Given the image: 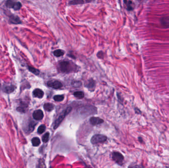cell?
Returning a JSON list of instances; mask_svg holds the SVG:
<instances>
[{
	"instance_id": "cell-1",
	"label": "cell",
	"mask_w": 169,
	"mask_h": 168,
	"mask_svg": "<svg viewBox=\"0 0 169 168\" xmlns=\"http://www.w3.org/2000/svg\"><path fill=\"white\" fill-rule=\"evenodd\" d=\"M59 68L61 72L69 73L75 71L76 66L69 61H62L59 64Z\"/></svg>"
},
{
	"instance_id": "cell-2",
	"label": "cell",
	"mask_w": 169,
	"mask_h": 168,
	"mask_svg": "<svg viewBox=\"0 0 169 168\" xmlns=\"http://www.w3.org/2000/svg\"><path fill=\"white\" fill-rule=\"evenodd\" d=\"M72 110V107H67L65 110H64L63 111H62L61 114L59 116L58 118L56 119L55 122L53 124V128L54 129H56L58 128L59 126L60 125L61 123L63 121L64 118L66 117L67 115H68Z\"/></svg>"
},
{
	"instance_id": "cell-3",
	"label": "cell",
	"mask_w": 169,
	"mask_h": 168,
	"mask_svg": "<svg viewBox=\"0 0 169 168\" xmlns=\"http://www.w3.org/2000/svg\"><path fill=\"white\" fill-rule=\"evenodd\" d=\"M107 139V137L103 135L97 134L94 135L91 138V142L92 144H97L99 143H103Z\"/></svg>"
},
{
	"instance_id": "cell-4",
	"label": "cell",
	"mask_w": 169,
	"mask_h": 168,
	"mask_svg": "<svg viewBox=\"0 0 169 168\" xmlns=\"http://www.w3.org/2000/svg\"><path fill=\"white\" fill-rule=\"evenodd\" d=\"M112 158L119 165H122L124 160L123 155L119 152H113L112 153Z\"/></svg>"
},
{
	"instance_id": "cell-5",
	"label": "cell",
	"mask_w": 169,
	"mask_h": 168,
	"mask_svg": "<svg viewBox=\"0 0 169 168\" xmlns=\"http://www.w3.org/2000/svg\"><path fill=\"white\" fill-rule=\"evenodd\" d=\"M6 5L8 8L13 9L15 10H19L22 7L21 3L19 2H14L12 1H7Z\"/></svg>"
},
{
	"instance_id": "cell-6",
	"label": "cell",
	"mask_w": 169,
	"mask_h": 168,
	"mask_svg": "<svg viewBox=\"0 0 169 168\" xmlns=\"http://www.w3.org/2000/svg\"><path fill=\"white\" fill-rule=\"evenodd\" d=\"M47 85L48 87L53 89H60L62 87V84L61 82L56 80H51L48 82Z\"/></svg>"
},
{
	"instance_id": "cell-7",
	"label": "cell",
	"mask_w": 169,
	"mask_h": 168,
	"mask_svg": "<svg viewBox=\"0 0 169 168\" xmlns=\"http://www.w3.org/2000/svg\"><path fill=\"white\" fill-rule=\"evenodd\" d=\"M33 117L36 120H41L44 117L43 112L41 109H38L34 111L33 114Z\"/></svg>"
},
{
	"instance_id": "cell-8",
	"label": "cell",
	"mask_w": 169,
	"mask_h": 168,
	"mask_svg": "<svg viewBox=\"0 0 169 168\" xmlns=\"http://www.w3.org/2000/svg\"><path fill=\"white\" fill-rule=\"evenodd\" d=\"M90 123L93 125L100 124L104 122V120L99 117H92L90 119Z\"/></svg>"
},
{
	"instance_id": "cell-9",
	"label": "cell",
	"mask_w": 169,
	"mask_h": 168,
	"mask_svg": "<svg viewBox=\"0 0 169 168\" xmlns=\"http://www.w3.org/2000/svg\"><path fill=\"white\" fill-rule=\"evenodd\" d=\"M33 95L34 97L40 98V99L42 98L44 96V93L43 91V90L40 89H39V88L35 89L33 91Z\"/></svg>"
},
{
	"instance_id": "cell-10",
	"label": "cell",
	"mask_w": 169,
	"mask_h": 168,
	"mask_svg": "<svg viewBox=\"0 0 169 168\" xmlns=\"http://www.w3.org/2000/svg\"><path fill=\"white\" fill-rule=\"evenodd\" d=\"M10 22L12 24H19L21 23L19 18L16 15H11L10 17Z\"/></svg>"
},
{
	"instance_id": "cell-11",
	"label": "cell",
	"mask_w": 169,
	"mask_h": 168,
	"mask_svg": "<svg viewBox=\"0 0 169 168\" xmlns=\"http://www.w3.org/2000/svg\"><path fill=\"white\" fill-rule=\"evenodd\" d=\"M54 105L51 103H46L44 105V109L47 111H51L54 108Z\"/></svg>"
},
{
	"instance_id": "cell-12",
	"label": "cell",
	"mask_w": 169,
	"mask_h": 168,
	"mask_svg": "<svg viewBox=\"0 0 169 168\" xmlns=\"http://www.w3.org/2000/svg\"><path fill=\"white\" fill-rule=\"evenodd\" d=\"M91 1H85L83 0H76V1H72L69 2V5H79V4H82L85 3H89L91 2Z\"/></svg>"
},
{
	"instance_id": "cell-13",
	"label": "cell",
	"mask_w": 169,
	"mask_h": 168,
	"mask_svg": "<svg viewBox=\"0 0 169 168\" xmlns=\"http://www.w3.org/2000/svg\"><path fill=\"white\" fill-rule=\"evenodd\" d=\"M95 86H96V83H95V81L91 79L90 80H89V82L88 83V84L86 85V86L87 87L89 88V89L90 90H94L95 87Z\"/></svg>"
},
{
	"instance_id": "cell-14",
	"label": "cell",
	"mask_w": 169,
	"mask_h": 168,
	"mask_svg": "<svg viewBox=\"0 0 169 168\" xmlns=\"http://www.w3.org/2000/svg\"><path fill=\"white\" fill-rule=\"evenodd\" d=\"M124 3L126 6L127 9L128 10H132L134 8V4L132 1H125Z\"/></svg>"
},
{
	"instance_id": "cell-15",
	"label": "cell",
	"mask_w": 169,
	"mask_h": 168,
	"mask_svg": "<svg viewBox=\"0 0 169 168\" xmlns=\"http://www.w3.org/2000/svg\"><path fill=\"white\" fill-rule=\"evenodd\" d=\"M32 145L34 147H38L40 145L41 143L40 139L38 137H35L32 139Z\"/></svg>"
},
{
	"instance_id": "cell-16",
	"label": "cell",
	"mask_w": 169,
	"mask_h": 168,
	"mask_svg": "<svg viewBox=\"0 0 169 168\" xmlns=\"http://www.w3.org/2000/svg\"><path fill=\"white\" fill-rule=\"evenodd\" d=\"M15 86L13 85H11V86H7L5 87L4 89V91L7 93H11L15 89Z\"/></svg>"
},
{
	"instance_id": "cell-17",
	"label": "cell",
	"mask_w": 169,
	"mask_h": 168,
	"mask_svg": "<svg viewBox=\"0 0 169 168\" xmlns=\"http://www.w3.org/2000/svg\"><path fill=\"white\" fill-rule=\"evenodd\" d=\"M36 125V123L34 121H31L28 125V131L30 132H32L34 130V128Z\"/></svg>"
},
{
	"instance_id": "cell-18",
	"label": "cell",
	"mask_w": 169,
	"mask_h": 168,
	"mask_svg": "<svg viewBox=\"0 0 169 168\" xmlns=\"http://www.w3.org/2000/svg\"><path fill=\"white\" fill-rule=\"evenodd\" d=\"M53 54L56 57H60L64 54V52L61 49H57L54 51Z\"/></svg>"
},
{
	"instance_id": "cell-19",
	"label": "cell",
	"mask_w": 169,
	"mask_h": 168,
	"mask_svg": "<svg viewBox=\"0 0 169 168\" xmlns=\"http://www.w3.org/2000/svg\"><path fill=\"white\" fill-rule=\"evenodd\" d=\"M74 96L78 98V99H83L84 96V93L82 92V91H77V92H75L74 93Z\"/></svg>"
},
{
	"instance_id": "cell-20",
	"label": "cell",
	"mask_w": 169,
	"mask_h": 168,
	"mask_svg": "<svg viewBox=\"0 0 169 168\" xmlns=\"http://www.w3.org/2000/svg\"><path fill=\"white\" fill-rule=\"evenodd\" d=\"M161 22L162 25L165 27H169V18L167 17L162 18L161 20Z\"/></svg>"
},
{
	"instance_id": "cell-21",
	"label": "cell",
	"mask_w": 169,
	"mask_h": 168,
	"mask_svg": "<svg viewBox=\"0 0 169 168\" xmlns=\"http://www.w3.org/2000/svg\"><path fill=\"white\" fill-rule=\"evenodd\" d=\"M64 95H55L53 97V99L57 102H61L64 100Z\"/></svg>"
},
{
	"instance_id": "cell-22",
	"label": "cell",
	"mask_w": 169,
	"mask_h": 168,
	"mask_svg": "<svg viewBox=\"0 0 169 168\" xmlns=\"http://www.w3.org/2000/svg\"><path fill=\"white\" fill-rule=\"evenodd\" d=\"M28 69H29V70L33 74H36V75H38L40 73V71L39 70H38V69L34 68V67H29V68H28Z\"/></svg>"
},
{
	"instance_id": "cell-23",
	"label": "cell",
	"mask_w": 169,
	"mask_h": 168,
	"mask_svg": "<svg viewBox=\"0 0 169 168\" xmlns=\"http://www.w3.org/2000/svg\"><path fill=\"white\" fill-rule=\"evenodd\" d=\"M49 137V133L47 132L42 137V141L44 143H47L48 142Z\"/></svg>"
},
{
	"instance_id": "cell-24",
	"label": "cell",
	"mask_w": 169,
	"mask_h": 168,
	"mask_svg": "<svg viewBox=\"0 0 169 168\" xmlns=\"http://www.w3.org/2000/svg\"><path fill=\"white\" fill-rule=\"evenodd\" d=\"M46 130V126L44 125H42L40 126L38 129V133L40 134L43 133Z\"/></svg>"
},
{
	"instance_id": "cell-25",
	"label": "cell",
	"mask_w": 169,
	"mask_h": 168,
	"mask_svg": "<svg viewBox=\"0 0 169 168\" xmlns=\"http://www.w3.org/2000/svg\"><path fill=\"white\" fill-rule=\"evenodd\" d=\"M128 168H145L142 165H134L133 166H129Z\"/></svg>"
},
{
	"instance_id": "cell-26",
	"label": "cell",
	"mask_w": 169,
	"mask_h": 168,
	"mask_svg": "<svg viewBox=\"0 0 169 168\" xmlns=\"http://www.w3.org/2000/svg\"><path fill=\"white\" fill-rule=\"evenodd\" d=\"M97 57L100 58H101L103 57V52L102 51H100L99 52H98V53L97 54Z\"/></svg>"
},
{
	"instance_id": "cell-27",
	"label": "cell",
	"mask_w": 169,
	"mask_h": 168,
	"mask_svg": "<svg viewBox=\"0 0 169 168\" xmlns=\"http://www.w3.org/2000/svg\"><path fill=\"white\" fill-rule=\"evenodd\" d=\"M138 139H139V141L141 143H143V138H142V137H138Z\"/></svg>"
},
{
	"instance_id": "cell-28",
	"label": "cell",
	"mask_w": 169,
	"mask_h": 168,
	"mask_svg": "<svg viewBox=\"0 0 169 168\" xmlns=\"http://www.w3.org/2000/svg\"><path fill=\"white\" fill-rule=\"evenodd\" d=\"M41 163H40V164H39V166H38V167L37 168H42V164H41Z\"/></svg>"
},
{
	"instance_id": "cell-29",
	"label": "cell",
	"mask_w": 169,
	"mask_h": 168,
	"mask_svg": "<svg viewBox=\"0 0 169 168\" xmlns=\"http://www.w3.org/2000/svg\"><path fill=\"white\" fill-rule=\"evenodd\" d=\"M0 86H1V84H0Z\"/></svg>"
},
{
	"instance_id": "cell-30",
	"label": "cell",
	"mask_w": 169,
	"mask_h": 168,
	"mask_svg": "<svg viewBox=\"0 0 169 168\" xmlns=\"http://www.w3.org/2000/svg\"></svg>"
}]
</instances>
